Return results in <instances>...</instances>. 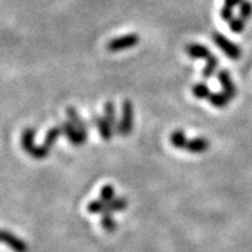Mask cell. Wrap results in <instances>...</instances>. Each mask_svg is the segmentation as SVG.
Segmentation results:
<instances>
[{
	"instance_id": "6da1fadb",
	"label": "cell",
	"mask_w": 252,
	"mask_h": 252,
	"mask_svg": "<svg viewBox=\"0 0 252 252\" xmlns=\"http://www.w3.org/2000/svg\"><path fill=\"white\" fill-rule=\"evenodd\" d=\"M134 123V106L133 103L129 99L123 102L121 106V120L119 121V127H117V133L121 134L123 136H127L131 130H133Z\"/></svg>"
},
{
	"instance_id": "7a4b0ae2",
	"label": "cell",
	"mask_w": 252,
	"mask_h": 252,
	"mask_svg": "<svg viewBox=\"0 0 252 252\" xmlns=\"http://www.w3.org/2000/svg\"><path fill=\"white\" fill-rule=\"evenodd\" d=\"M213 40H214V43H215L216 47L219 48V49L221 50L222 53L225 54L228 58H230V60H233V61H237L241 58V54H242V50H241V48H239L238 45H236V44L233 43V41H230L229 39H226V37L224 36L222 33L214 32Z\"/></svg>"
},
{
	"instance_id": "3957f363",
	"label": "cell",
	"mask_w": 252,
	"mask_h": 252,
	"mask_svg": "<svg viewBox=\"0 0 252 252\" xmlns=\"http://www.w3.org/2000/svg\"><path fill=\"white\" fill-rule=\"evenodd\" d=\"M139 43V35L138 33H129V35H124V36L115 37L107 43V50L108 52H121V50L130 49V48L135 47L136 44Z\"/></svg>"
},
{
	"instance_id": "277c9868",
	"label": "cell",
	"mask_w": 252,
	"mask_h": 252,
	"mask_svg": "<svg viewBox=\"0 0 252 252\" xmlns=\"http://www.w3.org/2000/svg\"><path fill=\"white\" fill-rule=\"evenodd\" d=\"M61 126V129H62V133L64 134L68 142L72 143L73 146H81L84 143L87 142L88 135L87 134H84L83 131H80L77 129L76 126L72 125L70 121H66V123H63Z\"/></svg>"
},
{
	"instance_id": "5b68a950",
	"label": "cell",
	"mask_w": 252,
	"mask_h": 252,
	"mask_svg": "<svg viewBox=\"0 0 252 252\" xmlns=\"http://www.w3.org/2000/svg\"><path fill=\"white\" fill-rule=\"evenodd\" d=\"M35 135H36V130L33 129V127H26L22 131V135H21V147H22V150L27 155H30L32 157H35L37 148H39V146H35Z\"/></svg>"
},
{
	"instance_id": "8992f818",
	"label": "cell",
	"mask_w": 252,
	"mask_h": 252,
	"mask_svg": "<svg viewBox=\"0 0 252 252\" xmlns=\"http://www.w3.org/2000/svg\"><path fill=\"white\" fill-rule=\"evenodd\" d=\"M1 241L3 243H5L7 246H9L10 249L13 250L14 252H27L29 251V247H27V243L25 242L24 239H21L20 237L14 236L13 233L8 232L4 229L1 232Z\"/></svg>"
},
{
	"instance_id": "52a82bcc",
	"label": "cell",
	"mask_w": 252,
	"mask_h": 252,
	"mask_svg": "<svg viewBox=\"0 0 252 252\" xmlns=\"http://www.w3.org/2000/svg\"><path fill=\"white\" fill-rule=\"evenodd\" d=\"M92 121L94 123L95 127L99 131V135L104 142H110L113 138V127L111 126V124L104 119V116H98V115H94L92 117Z\"/></svg>"
},
{
	"instance_id": "ba28073f",
	"label": "cell",
	"mask_w": 252,
	"mask_h": 252,
	"mask_svg": "<svg viewBox=\"0 0 252 252\" xmlns=\"http://www.w3.org/2000/svg\"><path fill=\"white\" fill-rule=\"evenodd\" d=\"M218 80L221 84L222 92L228 94L230 96V99H233L234 96L237 95V88L233 83L232 77H230V73H229L228 70H220L218 72Z\"/></svg>"
},
{
	"instance_id": "9c48e42d",
	"label": "cell",
	"mask_w": 252,
	"mask_h": 252,
	"mask_svg": "<svg viewBox=\"0 0 252 252\" xmlns=\"http://www.w3.org/2000/svg\"><path fill=\"white\" fill-rule=\"evenodd\" d=\"M186 52L188 57H190L192 60H209L211 54H213L209 48L196 43L188 44L186 47Z\"/></svg>"
},
{
	"instance_id": "30bf717a",
	"label": "cell",
	"mask_w": 252,
	"mask_h": 252,
	"mask_svg": "<svg viewBox=\"0 0 252 252\" xmlns=\"http://www.w3.org/2000/svg\"><path fill=\"white\" fill-rule=\"evenodd\" d=\"M210 148V142L203 136H198V138H194L192 140H188L186 146V151L190 153H196V155H199V153H203Z\"/></svg>"
},
{
	"instance_id": "8fae6325",
	"label": "cell",
	"mask_w": 252,
	"mask_h": 252,
	"mask_svg": "<svg viewBox=\"0 0 252 252\" xmlns=\"http://www.w3.org/2000/svg\"><path fill=\"white\" fill-rule=\"evenodd\" d=\"M66 115L68 117V121H70L72 125H75L80 131H83L84 134H87L88 135V124L81 119V116L79 115L73 107H67L66 108Z\"/></svg>"
},
{
	"instance_id": "7c38bea8",
	"label": "cell",
	"mask_w": 252,
	"mask_h": 252,
	"mask_svg": "<svg viewBox=\"0 0 252 252\" xmlns=\"http://www.w3.org/2000/svg\"><path fill=\"white\" fill-rule=\"evenodd\" d=\"M129 202H127V198L126 197H116V198L108 202L106 205V210H104V213H110V214H115V213H121L124 210H126ZM103 213V214H104Z\"/></svg>"
},
{
	"instance_id": "4fadbf2b",
	"label": "cell",
	"mask_w": 252,
	"mask_h": 252,
	"mask_svg": "<svg viewBox=\"0 0 252 252\" xmlns=\"http://www.w3.org/2000/svg\"><path fill=\"white\" fill-rule=\"evenodd\" d=\"M210 104L215 108H225L226 106L230 102V96L228 95L224 92H219V93H211V95L209 96Z\"/></svg>"
},
{
	"instance_id": "5bb4252c",
	"label": "cell",
	"mask_w": 252,
	"mask_h": 252,
	"mask_svg": "<svg viewBox=\"0 0 252 252\" xmlns=\"http://www.w3.org/2000/svg\"><path fill=\"white\" fill-rule=\"evenodd\" d=\"M219 66V58L214 54H211L209 60H206V64L202 70V77L205 80H209L214 76Z\"/></svg>"
},
{
	"instance_id": "9a60e30c",
	"label": "cell",
	"mask_w": 252,
	"mask_h": 252,
	"mask_svg": "<svg viewBox=\"0 0 252 252\" xmlns=\"http://www.w3.org/2000/svg\"><path fill=\"white\" fill-rule=\"evenodd\" d=\"M170 143H171V146L175 147L176 150H186L187 143H188L186 133L183 130H175V131H173L171 135H170Z\"/></svg>"
},
{
	"instance_id": "2e32d148",
	"label": "cell",
	"mask_w": 252,
	"mask_h": 252,
	"mask_svg": "<svg viewBox=\"0 0 252 252\" xmlns=\"http://www.w3.org/2000/svg\"><path fill=\"white\" fill-rule=\"evenodd\" d=\"M103 115H104V119L111 124L113 129L119 127V123H117L116 117V107H115V103L113 102H106L104 104V111H103Z\"/></svg>"
},
{
	"instance_id": "e0dca14e",
	"label": "cell",
	"mask_w": 252,
	"mask_h": 252,
	"mask_svg": "<svg viewBox=\"0 0 252 252\" xmlns=\"http://www.w3.org/2000/svg\"><path fill=\"white\" fill-rule=\"evenodd\" d=\"M61 134H62V129H61V126H54V127H52V129L48 130L47 135H45V138H44V143L43 146L47 147L48 150H52V147L56 144V142L58 140V138L61 136Z\"/></svg>"
},
{
	"instance_id": "ac0fdd59",
	"label": "cell",
	"mask_w": 252,
	"mask_h": 252,
	"mask_svg": "<svg viewBox=\"0 0 252 252\" xmlns=\"http://www.w3.org/2000/svg\"><path fill=\"white\" fill-rule=\"evenodd\" d=\"M192 93L197 99H209L211 95V89L206 83H197L192 87Z\"/></svg>"
},
{
	"instance_id": "d6986e66",
	"label": "cell",
	"mask_w": 252,
	"mask_h": 252,
	"mask_svg": "<svg viewBox=\"0 0 252 252\" xmlns=\"http://www.w3.org/2000/svg\"><path fill=\"white\" fill-rule=\"evenodd\" d=\"M100 225L108 233H113L117 229L116 220L113 219L112 214L110 213L102 214V216H100Z\"/></svg>"
},
{
	"instance_id": "ffe728a7",
	"label": "cell",
	"mask_w": 252,
	"mask_h": 252,
	"mask_svg": "<svg viewBox=\"0 0 252 252\" xmlns=\"http://www.w3.org/2000/svg\"><path fill=\"white\" fill-rule=\"evenodd\" d=\"M99 198L107 203L113 201V199L116 198V190H115V187L111 186V184L103 186L99 190Z\"/></svg>"
},
{
	"instance_id": "44dd1931",
	"label": "cell",
	"mask_w": 252,
	"mask_h": 252,
	"mask_svg": "<svg viewBox=\"0 0 252 252\" xmlns=\"http://www.w3.org/2000/svg\"><path fill=\"white\" fill-rule=\"evenodd\" d=\"M106 205L107 202L102 201V199H94V201H90L88 203V213L93 214V215H96V214H100L102 215L104 213V210H106Z\"/></svg>"
},
{
	"instance_id": "7402d4cb",
	"label": "cell",
	"mask_w": 252,
	"mask_h": 252,
	"mask_svg": "<svg viewBox=\"0 0 252 252\" xmlns=\"http://www.w3.org/2000/svg\"><path fill=\"white\" fill-rule=\"evenodd\" d=\"M246 27V20L242 17H234L230 22H229V29L236 33H241Z\"/></svg>"
},
{
	"instance_id": "603a6c76",
	"label": "cell",
	"mask_w": 252,
	"mask_h": 252,
	"mask_svg": "<svg viewBox=\"0 0 252 252\" xmlns=\"http://www.w3.org/2000/svg\"><path fill=\"white\" fill-rule=\"evenodd\" d=\"M239 16L243 20H249L252 16V3L250 0H242V3L239 4Z\"/></svg>"
},
{
	"instance_id": "cb8c5ba5",
	"label": "cell",
	"mask_w": 252,
	"mask_h": 252,
	"mask_svg": "<svg viewBox=\"0 0 252 252\" xmlns=\"http://www.w3.org/2000/svg\"><path fill=\"white\" fill-rule=\"evenodd\" d=\"M220 17H221L222 21H225V22H228L229 24V22L234 18V17H233V8L222 5L221 10H220Z\"/></svg>"
},
{
	"instance_id": "d4e9b609",
	"label": "cell",
	"mask_w": 252,
	"mask_h": 252,
	"mask_svg": "<svg viewBox=\"0 0 252 252\" xmlns=\"http://www.w3.org/2000/svg\"><path fill=\"white\" fill-rule=\"evenodd\" d=\"M242 3V0H224V5L229 8H234Z\"/></svg>"
}]
</instances>
